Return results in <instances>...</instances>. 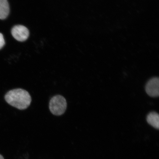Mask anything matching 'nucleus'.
<instances>
[{
    "label": "nucleus",
    "mask_w": 159,
    "mask_h": 159,
    "mask_svg": "<svg viewBox=\"0 0 159 159\" xmlns=\"http://www.w3.org/2000/svg\"><path fill=\"white\" fill-rule=\"evenodd\" d=\"M5 44V41L3 36L2 33H0V49H1Z\"/></svg>",
    "instance_id": "obj_7"
},
{
    "label": "nucleus",
    "mask_w": 159,
    "mask_h": 159,
    "mask_svg": "<svg viewBox=\"0 0 159 159\" xmlns=\"http://www.w3.org/2000/svg\"><path fill=\"white\" fill-rule=\"evenodd\" d=\"M0 159H4L3 157L1 154H0Z\"/></svg>",
    "instance_id": "obj_8"
},
{
    "label": "nucleus",
    "mask_w": 159,
    "mask_h": 159,
    "mask_svg": "<svg viewBox=\"0 0 159 159\" xmlns=\"http://www.w3.org/2000/svg\"><path fill=\"white\" fill-rule=\"evenodd\" d=\"M11 34L17 41H24L28 38L29 32L26 27L22 25H17L13 28Z\"/></svg>",
    "instance_id": "obj_3"
},
{
    "label": "nucleus",
    "mask_w": 159,
    "mask_h": 159,
    "mask_svg": "<svg viewBox=\"0 0 159 159\" xmlns=\"http://www.w3.org/2000/svg\"><path fill=\"white\" fill-rule=\"evenodd\" d=\"M67 104L64 97L57 95L52 97L50 101L49 108L51 112L56 116H60L65 112Z\"/></svg>",
    "instance_id": "obj_2"
},
{
    "label": "nucleus",
    "mask_w": 159,
    "mask_h": 159,
    "mask_svg": "<svg viewBox=\"0 0 159 159\" xmlns=\"http://www.w3.org/2000/svg\"><path fill=\"white\" fill-rule=\"evenodd\" d=\"M159 79L154 77L149 80L146 86V92L149 96L157 97L159 96Z\"/></svg>",
    "instance_id": "obj_4"
},
{
    "label": "nucleus",
    "mask_w": 159,
    "mask_h": 159,
    "mask_svg": "<svg viewBox=\"0 0 159 159\" xmlns=\"http://www.w3.org/2000/svg\"><path fill=\"white\" fill-rule=\"evenodd\" d=\"M147 122L148 124L156 129L159 128V115L156 112H152L147 116Z\"/></svg>",
    "instance_id": "obj_6"
},
{
    "label": "nucleus",
    "mask_w": 159,
    "mask_h": 159,
    "mask_svg": "<svg viewBox=\"0 0 159 159\" xmlns=\"http://www.w3.org/2000/svg\"><path fill=\"white\" fill-rule=\"evenodd\" d=\"M9 11V6L7 0H0V19L7 18Z\"/></svg>",
    "instance_id": "obj_5"
},
{
    "label": "nucleus",
    "mask_w": 159,
    "mask_h": 159,
    "mask_svg": "<svg viewBox=\"0 0 159 159\" xmlns=\"http://www.w3.org/2000/svg\"><path fill=\"white\" fill-rule=\"evenodd\" d=\"M5 98L8 104L20 110L27 109L31 102L29 92L21 89L9 91L5 95Z\"/></svg>",
    "instance_id": "obj_1"
}]
</instances>
